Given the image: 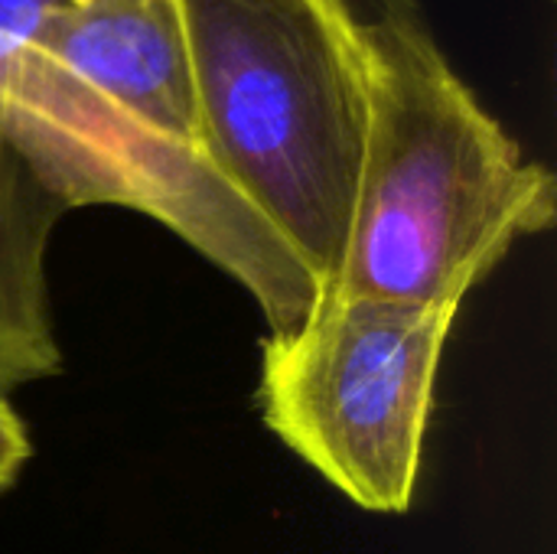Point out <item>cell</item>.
<instances>
[{
    "label": "cell",
    "instance_id": "cell-1",
    "mask_svg": "<svg viewBox=\"0 0 557 554\" xmlns=\"http://www.w3.org/2000/svg\"><path fill=\"white\" fill-rule=\"evenodd\" d=\"M359 29L369 137L333 291L460 307L519 238L555 225V176L490 114L418 10Z\"/></svg>",
    "mask_w": 557,
    "mask_h": 554
},
{
    "label": "cell",
    "instance_id": "cell-2",
    "mask_svg": "<svg viewBox=\"0 0 557 554\" xmlns=\"http://www.w3.org/2000/svg\"><path fill=\"white\" fill-rule=\"evenodd\" d=\"M206 163L336 287L369 137L359 23L339 0H176Z\"/></svg>",
    "mask_w": 557,
    "mask_h": 554
},
{
    "label": "cell",
    "instance_id": "cell-3",
    "mask_svg": "<svg viewBox=\"0 0 557 554\" xmlns=\"http://www.w3.org/2000/svg\"><path fill=\"white\" fill-rule=\"evenodd\" d=\"M454 304L320 291L261 346L268 431L369 513H408Z\"/></svg>",
    "mask_w": 557,
    "mask_h": 554
},
{
    "label": "cell",
    "instance_id": "cell-4",
    "mask_svg": "<svg viewBox=\"0 0 557 554\" xmlns=\"http://www.w3.org/2000/svg\"><path fill=\"white\" fill-rule=\"evenodd\" d=\"M36 42L111 111L202 157L176 0H55L36 23Z\"/></svg>",
    "mask_w": 557,
    "mask_h": 554
},
{
    "label": "cell",
    "instance_id": "cell-5",
    "mask_svg": "<svg viewBox=\"0 0 557 554\" xmlns=\"http://www.w3.org/2000/svg\"><path fill=\"white\" fill-rule=\"evenodd\" d=\"M65 212L0 118V395L62 372L46 248Z\"/></svg>",
    "mask_w": 557,
    "mask_h": 554
},
{
    "label": "cell",
    "instance_id": "cell-6",
    "mask_svg": "<svg viewBox=\"0 0 557 554\" xmlns=\"http://www.w3.org/2000/svg\"><path fill=\"white\" fill-rule=\"evenodd\" d=\"M33 457V441L16 408L0 395V490H10Z\"/></svg>",
    "mask_w": 557,
    "mask_h": 554
},
{
    "label": "cell",
    "instance_id": "cell-7",
    "mask_svg": "<svg viewBox=\"0 0 557 554\" xmlns=\"http://www.w3.org/2000/svg\"><path fill=\"white\" fill-rule=\"evenodd\" d=\"M339 3H343V10H346L359 26L375 23V20H382V16H392V13L418 10L414 0H339Z\"/></svg>",
    "mask_w": 557,
    "mask_h": 554
}]
</instances>
